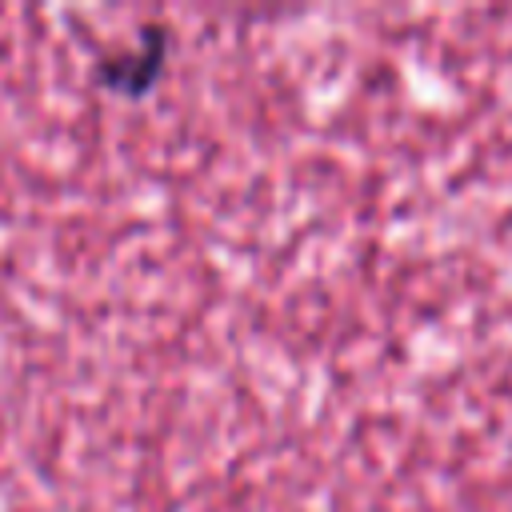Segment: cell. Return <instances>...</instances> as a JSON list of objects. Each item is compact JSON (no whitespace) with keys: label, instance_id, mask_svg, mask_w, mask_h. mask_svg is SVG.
<instances>
[{"label":"cell","instance_id":"cell-1","mask_svg":"<svg viewBox=\"0 0 512 512\" xmlns=\"http://www.w3.org/2000/svg\"><path fill=\"white\" fill-rule=\"evenodd\" d=\"M164 52H168V32L160 24H148L140 28L136 48L100 60V84L124 96H144L164 68Z\"/></svg>","mask_w":512,"mask_h":512}]
</instances>
